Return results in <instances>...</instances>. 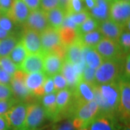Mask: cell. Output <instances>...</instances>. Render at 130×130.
Returning <instances> with one entry per match:
<instances>
[{"instance_id":"cell-1","label":"cell","mask_w":130,"mask_h":130,"mask_svg":"<svg viewBox=\"0 0 130 130\" xmlns=\"http://www.w3.org/2000/svg\"><path fill=\"white\" fill-rule=\"evenodd\" d=\"M95 98L99 108V114L113 115L118 110L120 90L119 81L94 86Z\"/></svg>"},{"instance_id":"cell-2","label":"cell","mask_w":130,"mask_h":130,"mask_svg":"<svg viewBox=\"0 0 130 130\" xmlns=\"http://www.w3.org/2000/svg\"><path fill=\"white\" fill-rule=\"evenodd\" d=\"M120 61H103L95 71V85L110 83L119 79L121 70Z\"/></svg>"},{"instance_id":"cell-3","label":"cell","mask_w":130,"mask_h":130,"mask_svg":"<svg viewBox=\"0 0 130 130\" xmlns=\"http://www.w3.org/2000/svg\"><path fill=\"white\" fill-rule=\"evenodd\" d=\"M46 112L41 103H28L25 119L22 130H39L46 121Z\"/></svg>"},{"instance_id":"cell-4","label":"cell","mask_w":130,"mask_h":130,"mask_svg":"<svg viewBox=\"0 0 130 130\" xmlns=\"http://www.w3.org/2000/svg\"><path fill=\"white\" fill-rule=\"evenodd\" d=\"M94 48L103 61L121 60V55L124 53L118 42L106 38H103Z\"/></svg>"},{"instance_id":"cell-5","label":"cell","mask_w":130,"mask_h":130,"mask_svg":"<svg viewBox=\"0 0 130 130\" xmlns=\"http://www.w3.org/2000/svg\"><path fill=\"white\" fill-rule=\"evenodd\" d=\"M120 97L118 111L120 113L121 120L129 124L130 118V84L129 78H121L119 80Z\"/></svg>"},{"instance_id":"cell-6","label":"cell","mask_w":130,"mask_h":130,"mask_svg":"<svg viewBox=\"0 0 130 130\" xmlns=\"http://www.w3.org/2000/svg\"><path fill=\"white\" fill-rule=\"evenodd\" d=\"M28 103H16L5 115L9 127L14 130H22L25 119Z\"/></svg>"},{"instance_id":"cell-7","label":"cell","mask_w":130,"mask_h":130,"mask_svg":"<svg viewBox=\"0 0 130 130\" xmlns=\"http://www.w3.org/2000/svg\"><path fill=\"white\" fill-rule=\"evenodd\" d=\"M130 18V2L113 0L111 2L109 19L121 27L127 23Z\"/></svg>"},{"instance_id":"cell-8","label":"cell","mask_w":130,"mask_h":130,"mask_svg":"<svg viewBox=\"0 0 130 130\" xmlns=\"http://www.w3.org/2000/svg\"><path fill=\"white\" fill-rule=\"evenodd\" d=\"M25 74L26 73L19 70L12 75L9 86L12 93V97L16 101H23L31 95V93L28 91L25 84Z\"/></svg>"},{"instance_id":"cell-9","label":"cell","mask_w":130,"mask_h":130,"mask_svg":"<svg viewBox=\"0 0 130 130\" xmlns=\"http://www.w3.org/2000/svg\"><path fill=\"white\" fill-rule=\"evenodd\" d=\"M99 114V108L95 100L79 104L74 108V118L83 121L85 126Z\"/></svg>"},{"instance_id":"cell-10","label":"cell","mask_w":130,"mask_h":130,"mask_svg":"<svg viewBox=\"0 0 130 130\" xmlns=\"http://www.w3.org/2000/svg\"><path fill=\"white\" fill-rule=\"evenodd\" d=\"M47 76L43 72H32L25 74V84L28 91L36 97H42L45 95L43 84Z\"/></svg>"},{"instance_id":"cell-11","label":"cell","mask_w":130,"mask_h":130,"mask_svg":"<svg viewBox=\"0 0 130 130\" xmlns=\"http://www.w3.org/2000/svg\"><path fill=\"white\" fill-rule=\"evenodd\" d=\"M24 28H27L41 33L49 26L46 12L41 9L30 11L28 18L23 24Z\"/></svg>"},{"instance_id":"cell-12","label":"cell","mask_w":130,"mask_h":130,"mask_svg":"<svg viewBox=\"0 0 130 130\" xmlns=\"http://www.w3.org/2000/svg\"><path fill=\"white\" fill-rule=\"evenodd\" d=\"M94 86L95 85H91L82 79H79L73 90H72L73 101H75L74 108L79 104L94 100Z\"/></svg>"},{"instance_id":"cell-13","label":"cell","mask_w":130,"mask_h":130,"mask_svg":"<svg viewBox=\"0 0 130 130\" xmlns=\"http://www.w3.org/2000/svg\"><path fill=\"white\" fill-rule=\"evenodd\" d=\"M20 41L23 44L28 54L42 53L40 33L30 29L24 28Z\"/></svg>"},{"instance_id":"cell-14","label":"cell","mask_w":130,"mask_h":130,"mask_svg":"<svg viewBox=\"0 0 130 130\" xmlns=\"http://www.w3.org/2000/svg\"><path fill=\"white\" fill-rule=\"evenodd\" d=\"M81 64H72L67 60H64L61 66L60 73L67 82L71 90H73L77 83L81 79V74L84 67Z\"/></svg>"},{"instance_id":"cell-15","label":"cell","mask_w":130,"mask_h":130,"mask_svg":"<svg viewBox=\"0 0 130 130\" xmlns=\"http://www.w3.org/2000/svg\"><path fill=\"white\" fill-rule=\"evenodd\" d=\"M40 38L41 42L42 53L43 54L51 52L55 47L61 43L58 30L51 27H48L41 32Z\"/></svg>"},{"instance_id":"cell-16","label":"cell","mask_w":130,"mask_h":130,"mask_svg":"<svg viewBox=\"0 0 130 130\" xmlns=\"http://www.w3.org/2000/svg\"><path fill=\"white\" fill-rule=\"evenodd\" d=\"M19 69L26 74L43 72V54H28Z\"/></svg>"},{"instance_id":"cell-17","label":"cell","mask_w":130,"mask_h":130,"mask_svg":"<svg viewBox=\"0 0 130 130\" xmlns=\"http://www.w3.org/2000/svg\"><path fill=\"white\" fill-rule=\"evenodd\" d=\"M30 10L28 9L23 0H13L12 7L7 15L18 25L25 23Z\"/></svg>"},{"instance_id":"cell-18","label":"cell","mask_w":130,"mask_h":130,"mask_svg":"<svg viewBox=\"0 0 130 130\" xmlns=\"http://www.w3.org/2000/svg\"><path fill=\"white\" fill-rule=\"evenodd\" d=\"M98 30L102 34L103 38L118 42L122 32L121 25L108 19L98 23Z\"/></svg>"},{"instance_id":"cell-19","label":"cell","mask_w":130,"mask_h":130,"mask_svg":"<svg viewBox=\"0 0 130 130\" xmlns=\"http://www.w3.org/2000/svg\"><path fill=\"white\" fill-rule=\"evenodd\" d=\"M87 130H116L113 116L98 114L86 126Z\"/></svg>"},{"instance_id":"cell-20","label":"cell","mask_w":130,"mask_h":130,"mask_svg":"<svg viewBox=\"0 0 130 130\" xmlns=\"http://www.w3.org/2000/svg\"><path fill=\"white\" fill-rule=\"evenodd\" d=\"M63 61L54 53L49 52L43 54V72L47 77H53L59 73Z\"/></svg>"},{"instance_id":"cell-21","label":"cell","mask_w":130,"mask_h":130,"mask_svg":"<svg viewBox=\"0 0 130 130\" xmlns=\"http://www.w3.org/2000/svg\"><path fill=\"white\" fill-rule=\"evenodd\" d=\"M111 2L108 0H95V5L89 10L91 17L96 20L98 23L109 19Z\"/></svg>"},{"instance_id":"cell-22","label":"cell","mask_w":130,"mask_h":130,"mask_svg":"<svg viewBox=\"0 0 130 130\" xmlns=\"http://www.w3.org/2000/svg\"><path fill=\"white\" fill-rule=\"evenodd\" d=\"M83 46L77 39L73 43L67 47V54L65 60L72 64H82L85 66L83 61Z\"/></svg>"},{"instance_id":"cell-23","label":"cell","mask_w":130,"mask_h":130,"mask_svg":"<svg viewBox=\"0 0 130 130\" xmlns=\"http://www.w3.org/2000/svg\"><path fill=\"white\" fill-rule=\"evenodd\" d=\"M72 99V91L69 88L63 89L56 93V118L59 113L70 106Z\"/></svg>"},{"instance_id":"cell-24","label":"cell","mask_w":130,"mask_h":130,"mask_svg":"<svg viewBox=\"0 0 130 130\" xmlns=\"http://www.w3.org/2000/svg\"><path fill=\"white\" fill-rule=\"evenodd\" d=\"M83 61L85 66L93 70H96L102 64L103 61V59L94 48L83 46Z\"/></svg>"},{"instance_id":"cell-25","label":"cell","mask_w":130,"mask_h":130,"mask_svg":"<svg viewBox=\"0 0 130 130\" xmlns=\"http://www.w3.org/2000/svg\"><path fill=\"white\" fill-rule=\"evenodd\" d=\"M45 12L49 26L56 30L60 28L67 15L64 10L59 7Z\"/></svg>"},{"instance_id":"cell-26","label":"cell","mask_w":130,"mask_h":130,"mask_svg":"<svg viewBox=\"0 0 130 130\" xmlns=\"http://www.w3.org/2000/svg\"><path fill=\"white\" fill-rule=\"evenodd\" d=\"M41 98V103L46 112L47 117L51 119H56V93L46 94Z\"/></svg>"},{"instance_id":"cell-27","label":"cell","mask_w":130,"mask_h":130,"mask_svg":"<svg viewBox=\"0 0 130 130\" xmlns=\"http://www.w3.org/2000/svg\"><path fill=\"white\" fill-rule=\"evenodd\" d=\"M58 32L59 34L61 43L66 47L73 43L79 38L77 30L75 28L61 26L58 29Z\"/></svg>"},{"instance_id":"cell-28","label":"cell","mask_w":130,"mask_h":130,"mask_svg":"<svg viewBox=\"0 0 130 130\" xmlns=\"http://www.w3.org/2000/svg\"><path fill=\"white\" fill-rule=\"evenodd\" d=\"M103 38V36L102 34L100 32L98 29H96L93 31L79 36L78 39L83 46L94 48Z\"/></svg>"},{"instance_id":"cell-29","label":"cell","mask_w":130,"mask_h":130,"mask_svg":"<svg viewBox=\"0 0 130 130\" xmlns=\"http://www.w3.org/2000/svg\"><path fill=\"white\" fill-rule=\"evenodd\" d=\"M27 55H28L27 51L25 50L23 44L22 43V42L20 40L18 43L15 45V46L12 49V51L10 52V54L8 56L19 69L20 66L21 65L22 62L23 61Z\"/></svg>"},{"instance_id":"cell-30","label":"cell","mask_w":130,"mask_h":130,"mask_svg":"<svg viewBox=\"0 0 130 130\" xmlns=\"http://www.w3.org/2000/svg\"><path fill=\"white\" fill-rule=\"evenodd\" d=\"M19 41L18 38L15 35L0 40V58L9 56L10 52L12 51Z\"/></svg>"},{"instance_id":"cell-31","label":"cell","mask_w":130,"mask_h":130,"mask_svg":"<svg viewBox=\"0 0 130 130\" xmlns=\"http://www.w3.org/2000/svg\"><path fill=\"white\" fill-rule=\"evenodd\" d=\"M98 22L93 18V17L90 16L84 23L77 27V30L78 32V35L81 36L83 34L96 30L98 29Z\"/></svg>"},{"instance_id":"cell-32","label":"cell","mask_w":130,"mask_h":130,"mask_svg":"<svg viewBox=\"0 0 130 130\" xmlns=\"http://www.w3.org/2000/svg\"><path fill=\"white\" fill-rule=\"evenodd\" d=\"M18 24H16L7 14H0V27L12 34L15 33Z\"/></svg>"},{"instance_id":"cell-33","label":"cell","mask_w":130,"mask_h":130,"mask_svg":"<svg viewBox=\"0 0 130 130\" xmlns=\"http://www.w3.org/2000/svg\"><path fill=\"white\" fill-rule=\"evenodd\" d=\"M67 16L74 23L77 27L84 23L87 19L90 16L89 11L87 9L83 10L77 13H69L67 14Z\"/></svg>"},{"instance_id":"cell-34","label":"cell","mask_w":130,"mask_h":130,"mask_svg":"<svg viewBox=\"0 0 130 130\" xmlns=\"http://www.w3.org/2000/svg\"><path fill=\"white\" fill-rule=\"evenodd\" d=\"M118 43L123 51L126 54H129L130 48V30L122 28V32Z\"/></svg>"},{"instance_id":"cell-35","label":"cell","mask_w":130,"mask_h":130,"mask_svg":"<svg viewBox=\"0 0 130 130\" xmlns=\"http://www.w3.org/2000/svg\"><path fill=\"white\" fill-rule=\"evenodd\" d=\"M0 67L2 70H4L11 75H13V74L18 69L17 66L12 61L9 56L0 58Z\"/></svg>"},{"instance_id":"cell-36","label":"cell","mask_w":130,"mask_h":130,"mask_svg":"<svg viewBox=\"0 0 130 130\" xmlns=\"http://www.w3.org/2000/svg\"><path fill=\"white\" fill-rule=\"evenodd\" d=\"M53 81H54V92L57 93L58 91L61 90L63 89L68 88V84L66 81L65 78L60 72L56 74L52 77Z\"/></svg>"},{"instance_id":"cell-37","label":"cell","mask_w":130,"mask_h":130,"mask_svg":"<svg viewBox=\"0 0 130 130\" xmlns=\"http://www.w3.org/2000/svg\"><path fill=\"white\" fill-rule=\"evenodd\" d=\"M95 71L87 66H85L81 74V79L91 85H95Z\"/></svg>"},{"instance_id":"cell-38","label":"cell","mask_w":130,"mask_h":130,"mask_svg":"<svg viewBox=\"0 0 130 130\" xmlns=\"http://www.w3.org/2000/svg\"><path fill=\"white\" fill-rule=\"evenodd\" d=\"M85 9H86L85 8L83 0H70L67 10V14L77 13Z\"/></svg>"},{"instance_id":"cell-39","label":"cell","mask_w":130,"mask_h":130,"mask_svg":"<svg viewBox=\"0 0 130 130\" xmlns=\"http://www.w3.org/2000/svg\"><path fill=\"white\" fill-rule=\"evenodd\" d=\"M16 103H18V101H16L14 98H11L7 100H1L0 101V116H5Z\"/></svg>"},{"instance_id":"cell-40","label":"cell","mask_w":130,"mask_h":130,"mask_svg":"<svg viewBox=\"0 0 130 130\" xmlns=\"http://www.w3.org/2000/svg\"><path fill=\"white\" fill-rule=\"evenodd\" d=\"M59 7V0H40V8L44 12H48Z\"/></svg>"},{"instance_id":"cell-41","label":"cell","mask_w":130,"mask_h":130,"mask_svg":"<svg viewBox=\"0 0 130 130\" xmlns=\"http://www.w3.org/2000/svg\"><path fill=\"white\" fill-rule=\"evenodd\" d=\"M12 97V93L10 86L7 85L0 84V101L7 100Z\"/></svg>"},{"instance_id":"cell-42","label":"cell","mask_w":130,"mask_h":130,"mask_svg":"<svg viewBox=\"0 0 130 130\" xmlns=\"http://www.w3.org/2000/svg\"><path fill=\"white\" fill-rule=\"evenodd\" d=\"M43 89H44V93L49 94V93H55L54 92V81L52 77H47L46 79L43 84Z\"/></svg>"},{"instance_id":"cell-43","label":"cell","mask_w":130,"mask_h":130,"mask_svg":"<svg viewBox=\"0 0 130 130\" xmlns=\"http://www.w3.org/2000/svg\"><path fill=\"white\" fill-rule=\"evenodd\" d=\"M13 0H0V11L2 14H7L12 7Z\"/></svg>"},{"instance_id":"cell-44","label":"cell","mask_w":130,"mask_h":130,"mask_svg":"<svg viewBox=\"0 0 130 130\" xmlns=\"http://www.w3.org/2000/svg\"><path fill=\"white\" fill-rule=\"evenodd\" d=\"M12 75L6 72L4 70H0V84L9 85Z\"/></svg>"},{"instance_id":"cell-45","label":"cell","mask_w":130,"mask_h":130,"mask_svg":"<svg viewBox=\"0 0 130 130\" xmlns=\"http://www.w3.org/2000/svg\"><path fill=\"white\" fill-rule=\"evenodd\" d=\"M30 11L40 9V0H23Z\"/></svg>"},{"instance_id":"cell-46","label":"cell","mask_w":130,"mask_h":130,"mask_svg":"<svg viewBox=\"0 0 130 130\" xmlns=\"http://www.w3.org/2000/svg\"><path fill=\"white\" fill-rule=\"evenodd\" d=\"M56 130H77L72 123V120H67L58 126Z\"/></svg>"},{"instance_id":"cell-47","label":"cell","mask_w":130,"mask_h":130,"mask_svg":"<svg viewBox=\"0 0 130 130\" xmlns=\"http://www.w3.org/2000/svg\"><path fill=\"white\" fill-rule=\"evenodd\" d=\"M125 77L129 79L130 75V56L129 54H126L125 60Z\"/></svg>"},{"instance_id":"cell-48","label":"cell","mask_w":130,"mask_h":130,"mask_svg":"<svg viewBox=\"0 0 130 130\" xmlns=\"http://www.w3.org/2000/svg\"><path fill=\"white\" fill-rule=\"evenodd\" d=\"M9 125L5 116H0V130H9Z\"/></svg>"},{"instance_id":"cell-49","label":"cell","mask_w":130,"mask_h":130,"mask_svg":"<svg viewBox=\"0 0 130 130\" xmlns=\"http://www.w3.org/2000/svg\"><path fill=\"white\" fill-rule=\"evenodd\" d=\"M70 0H59V7L61 9H63L67 13V10L68 8V5L70 3Z\"/></svg>"},{"instance_id":"cell-50","label":"cell","mask_w":130,"mask_h":130,"mask_svg":"<svg viewBox=\"0 0 130 130\" xmlns=\"http://www.w3.org/2000/svg\"><path fill=\"white\" fill-rule=\"evenodd\" d=\"M12 35H14V34H12L10 32L6 31L0 27V40L5 39L6 38L9 37L10 36H12Z\"/></svg>"},{"instance_id":"cell-51","label":"cell","mask_w":130,"mask_h":130,"mask_svg":"<svg viewBox=\"0 0 130 130\" xmlns=\"http://www.w3.org/2000/svg\"><path fill=\"white\" fill-rule=\"evenodd\" d=\"M84 2L88 11L92 9L95 5V0H84Z\"/></svg>"},{"instance_id":"cell-52","label":"cell","mask_w":130,"mask_h":130,"mask_svg":"<svg viewBox=\"0 0 130 130\" xmlns=\"http://www.w3.org/2000/svg\"><path fill=\"white\" fill-rule=\"evenodd\" d=\"M122 130H130V126H129V124H127L122 129Z\"/></svg>"},{"instance_id":"cell-53","label":"cell","mask_w":130,"mask_h":130,"mask_svg":"<svg viewBox=\"0 0 130 130\" xmlns=\"http://www.w3.org/2000/svg\"><path fill=\"white\" fill-rule=\"evenodd\" d=\"M121 1H124V2H129L130 0H121Z\"/></svg>"},{"instance_id":"cell-54","label":"cell","mask_w":130,"mask_h":130,"mask_svg":"<svg viewBox=\"0 0 130 130\" xmlns=\"http://www.w3.org/2000/svg\"><path fill=\"white\" fill-rule=\"evenodd\" d=\"M108 1H109V2H113V0H108Z\"/></svg>"},{"instance_id":"cell-55","label":"cell","mask_w":130,"mask_h":130,"mask_svg":"<svg viewBox=\"0 0 130 130\" xmlns=\"http://www.w3.org/2000/svg\"><path fill=\"white\" fill-rule=\"evenodd\" d=\"M2 14V12H1V11H0V14Z\"/></svg>"},{"instance_id":"cell-56","label":"cell","mask_w":130,"mask_h":130,"mask_svg":"<svg viewBox=\"0 0 130 130\" xmlns=\"http://www.w3.org/2000/svg\"><path fill=\"white\" fill-rule=\"evenodd\" d=\"M2 70V68H1V67H0V70Z\"/></svg>"}]
</instances>
